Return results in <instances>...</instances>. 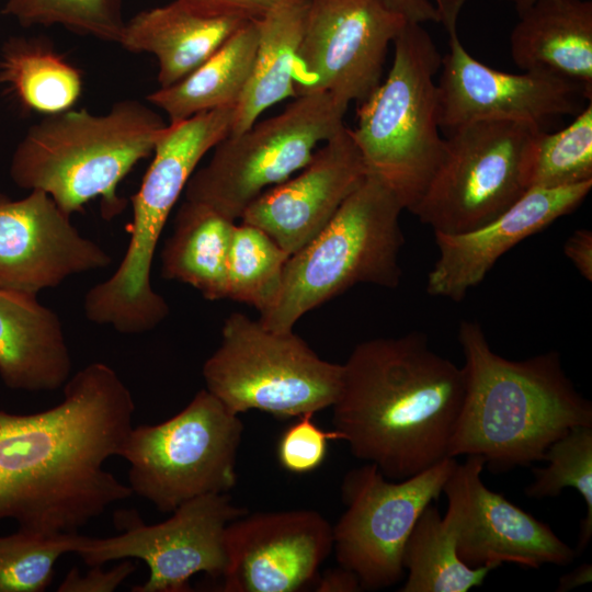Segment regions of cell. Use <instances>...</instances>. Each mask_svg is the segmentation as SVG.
Here are the masks:
<instances>
[{
	"label": "cell",
	"mask_w": 592,
	"mask_h": 592,
	"mask_svg": "<svg viewBox=\"0 0 592 592\" xmlns=\"http://www.w3.org/2000/svg\"><path fill=\"white\" fill-rule=\"evenodd\" d=\"M246 22L206 16L174 0L125 22L118 44L128 52L152 54L160 88H167L200 67Z\"/></svg>",
	"instance_id": "603a6c76"
},
{
	"label": "cell",
	"mask_w": 592,
	"mask_h": 592,
	"mask_svg": "<svg viewBox=\"0 0 592 592\" xmlns=\"http://www.w3.org/2000/svg\"><path fill=\"white\" fill-rule=\"evenodd\" d=\"M225 592H296L317 581L333 550L329 522L314 510L257 512L225 532Z\"/></svg>",
	"instance_id": "2e32d148"
},
{
	"label": "cell",
	"mask_w": 592,
	"mask_h": 592,
	"mask_svg": "<svg viewBox=\"0 0 592 592\" xmlns=\"http://www.w3.org/2000/svg\"><path fill=\"white\" fill-rule=\"evenodd\" d=\"M111 263L47 193L33 190L20 200L0 193V288L37 295Z\"/></svg>",
	"instance_id": "e0dca14e"
},
{
	"label": "cell",
	"mask_w": 592,
	"mask_h": 592,
	"mask_svg": "<svg viewBox=\"0 0 592 592\" xmlns=\"http://www.w3.org/2000/svg\"><path fill=\"white\" fill-rule=\"evenodd\" d=\"M2 13L25 26L58 24L113 43L125 26L121 0H7Z\"/></svg>",
	"instance_id": "d6a6232c"
},
{
	"label": "cell",
	"mask_w": 592,
	"mask_h": 592,
	"mask_svg": "<svg viewBox=\"0 0 592 592\" xmlns=\"http://www.w3.org/2000/svg\"><path fill=\"white\" fill-rule=\"evenodd\" d=\"M403 209L382 181L367 174L329 224L289 257L277 297L258 320L267 329L291 331L304 315L356 284L398 287Z\"/></svg>",
	"instance_id": "52a82bcc"
},
{
	"label": "cell",
	"mask_w": 592,
	"mask_h": 592,
	"mask_svg": "<svg viewBox=\"0 0 592 592\" xmlns=\"http://www.w3.org/2000/svg\"><path fill=\"white\" fill-rule=\"evenodd\" d=\"M235 107L217 109L169 123L161 132L153 159L132 196L130 239L116 271L86 294L87 318L123 334L155 329L169 314L164 298L151 285L153 255L182 192L204 156L226 138Z\"/></svg>",
	"instance_id": "5b68a950"
},
{
	"label": "cell",
	"mask_w": 592,
	"mask_h": 592,
	"mask_svg": "<svg viewBox=\"0 0 592 592\" xmlns=\"http://www.w3.org/2000/svg\"><path fill=\"white\" fill-rule=\"evenodd\" d=\"M242 433L238 414L204 388L172 418L132 426L118 456L129 464L132 492L168 513L235 487Z\"/></svg>",
	"instance_id": "30bf717a"
},
{
	"label": "cell",
	"mask_w": 592,
	"mask_h": 592,
	"mask_svg": "<svg viewBox=\"0 0 592 592\" xmlns=\"http://www.w3.org/2000/svg\"><path fill=\"white\" fill-rule=\"evenodd\" d=\"M109 570L102 565L91 566V569L81 574L78 568H72L60 582L58 592H113L136 569L129 559H122Z\"/></svg>",
	"instance_id": "e575fe53"
},
{
	"label": "cell",
	"mask_w": 592,
	"mask_h": 592,
	"mask_svg": "<svg viewBox=\"0 0 592 592\" xmlns=\"http://www.w3.org/2000/svg\"><path fill=\"white\" fill-rule=\"evenodd\" d=\"M130 390L107 364L93 362L64 385L46 410H0V521L41 533H78L133 492L104 468L133 426Z\"/></svg>",
	"instance_id": "6da1fadb"
},
{
	"label": "cell",
	"mask_w": 592,
	"mask_h": 592,
	"mask_svg": "<svg viewBox=\"0 0 592 592\" xmlns=\"http://www.w3.org/2000/svg\"><path fill=\"white\" fill-rule=\"evenodd\" d=\"M517 11L510 53L524 71H546L592 95V1L537 0Z\"/></svg>",
	"instance_id": "7402d4cb"
},
{
	"label": "cell",
	"mask_w": 592,
	"mask_h": 592,
	"mask_svg": "<svg viewBox=\"0 0 592 592\" xmlns=\"http://www.w3.org/2000/svg\"><path fill=\"white\" fill-rule=\"evenodd\" d=\"M591 187L592 181L555 189L532 187L481 227L457 235L434 232L439 257L429 272L426 292L463 300L505 252L574 210Z\"/></svg>",
	"instance_id": "d6986e66"
},
{
	"label": "cell",
	"mask_w": 592,
	"mask_h": 592,
	"mask_svg": "<svg viewBox=\"0 0 592 592\" xmlns=\"http://www.w3.org/2000/svg\"><path fill=\"white\" fill-rule=\"evenodd\" d=\"M390 10L400 14L408 23H440L436 5L430 0H382Z\"/></svg>",
	"instance_id": "74e56055"
},
{
	"label": "cell",
	"mask_w": 592,
	"mask_h": 592,
	"mask_svg": "<svg viewBox=\"0 0 592 592\" xmlns=\"http://www.w3.org/2000/svg\"><path fill=\"white\" fill-rule=\"evenodd\" d=\"M289 254L261 229L235 225L227 265V298L260 315L274 304Z\"/></svg>",
	"instance_id": "f1b7e54d"
},
{
	"label": "cell",
	"mask_w": 592,
	"mask_h": 592,
	"mask_svg": "<svg viewBox=\"0 0 592 592\" xmlns=\"http://www.w3.org/2000/svg\"><path fill=\"white\" fill-rule=\"evenodd\" d=\"M544 468H533L534 480L525 489L531 498H551L563 488H574L583 498L587 514L580 522L576 548L580 555L592 537V425H576L555 440L546 449Z\"/></svg>",
	"instance_id": "4dcf8cb0"
},
{
	"label": "cell",
	"mask_w": 592,
	"mask_h": 592,
	"mask_svg": "<svg viewBox=\"0 0 592 592\" xmlns=\"http://www.w3.org/2000/svg\"><path fill=\"white\" fill-rule=\"evenodd\" d=\"M258 39V21L246 22L189 76L151 92L147 100L167 114L169 123L217 109H236L251 75Z\"/></svg>",
	"instance_id": "4316f807"
},
{
	"label": "cell",
	"mask_w": 592,
	"mask_h": 592,
	"mask_svg": "<svg viewBox=\"0 0 592 592\" xmlns=\"http://www.w3.org/2000/svg\"><path fill=\"white\" fill-rule=\"evenodd\" d=\"M3 84L26 110L54 115L72 109L82 92V73L46 41L13 38L0 59Z\"/></svg>",
	"instance_id": "83f0119b"
},
{
	"label": "cell",
	"mask_w": 592,
	"mask_h": 592,
	"mask_svg": "<svg viewBox=\"0 0 592 592\" xmlns=\"http://www.w3.org/2000/svg\"><path fill=\"white\" fill-rule=\"evenodd\" d=\"M246 513L227 492L207 493L183 502L171 517L158 524L147 525L133 517L115 536L81 535L75 554L89 566L143 560L149 577L134 585V592H187L195 573L221 577L226 567V527Z\"/></svg>",
	"instance_id": "5bb4252c"
},
{
	"label": "cell",
	"mask_w": 592,
	"mask_h": 592,
	"mask_svg": "<svg viewBox=\"0 0 592 592\" xmlns=\"http://www.w3.org/2000/svg\"><path fill=\"white\" fill-rule=\"evenodd\" d=\"M466 390L447 455H476L499 474L543 460L576 425H592V405L562 368L558 352L512 361L494 353L481 326L462 321Z\"/></svg>",
	"instance_id": "3957f363"
},
{
	"label": "cell",
	"mask_w": 592,
	"mask_h": 592,
	"mask_svg": "<svg viewBox=\"0 0 592 592\" xmlns=\"http://www.w3.org/2000/svg\"><path fill=\"white\" fill-rule=\"evenodd\" d=\"M392 45L388 75L358 104L350 130L367 174L411 212L444 152L435 82L442 56L422 24L407 23Z\"/></svg>",
	"instance_id": "8992f818"
},
{
	"label": "cell",
	"mask_w": 592,
	"mask_h": 592,
	"mask_svg": "<svg viewBox=\"0 0 592 592\" xmlns=\"http://www.w3.org/2000/svg\"><path fill=\"white\" fill-rule=\"evenodd\" d=\"M366 175L351 130L343 126L296 175L255 198L240 220L264 231L292 255L329 224Z\"/></svg>",
	"instance_id": "ac0fdd59"
},
{
	"label": "cell",
	"mask_w": 592,
	"mask_h": 592,
	"mask_svg": "<svg viewBox=\"0 0 592 592\" xmlns=\"http://www.w3.org/2000/svg\"><path fill=\"white\" fill-rule=\"evenodd\" d=\"M342 371V364L322 360L293 330H271L232 312L219 346L203 365V378L205 389L236 414L254 409L292 418L332 407Z\"/></svg>",
	"instance_id": "ba28073f"
},
{
	"label": "cell",
	"mask_w": 592,
	"mask_h": 592,
	"mask_svg": "<svg viewBox=\"0 0 592 592\" xmlns=\"http://www.w3.org/2000/svg\"><path fill=\"white\" fill-rule=\"evenodd\" d=\"M565 255L577 271L589 282L592 281V232L581 228L573 231L563 244Z\"/></svg>",
	"instance_id": "8d00e7d4"
},
{
	"label": "cell",
	"mask_w": 592,
	"mask_h": 592,
	"mask_svg": "<svg viewBox=\"0 0 592 592\" xmlns=\"http://www.w3.org/2000/svg\"><path fill=\"white\" fill-rule=\"evenodd\" d=\"M236 221L184 200L161 252L164 280L187 284L208 300L227 298L228 253Z\"/></svg>",
	"instance_id": "d4e9b609"
},
{
	"label": "cell",
	"mask_w": 592,
	"mask_h": 592,
	"mask_svg": "<svg viewBox=\"0 0 592 592\" xmlns=\"http://www.w3.org/2000/svg\"><path fill=\"white\" fill-rule=\"evenodd\" d=\"M407 23L382 0H307L296 96L328 93L360 104L382 82L388 48Z\"/></svg>",
	"instance_id": "4fadbf2b"
},
{
	"label": "cell",
	"mask_w": 592,
	"mask_h": 592,
	"mask_svg": "<svg viewBox=\"0 0 592 592\" xmlns=\"http://www.w3.org/2000/svg\"><path fill=\"white\" fill-rule=\"evenodd\" d=\"M459 466L463 497L457 555L464 563L498 568L508 562L538 569L547 563L567 566L574 560L576 549L547 523L486 487L481 479L483 458L468 455Z\"/></svg>",
	"instance_id": "ffe728a7"
},
{
	"label": "cell",
	"mask_w": 592,
	"mask_h": 592,
	"mask_svg": "<svg viewBox=\"0 0 592 592\" xmlns=\"http://www.w3.org/2000/svg\"><path fill=\"white\" fill-rule=\"evenodd\" d=\"M544 128L520 121H481L448 133L442 160L410 212L434 232L481 227L528 189L526 167Z\"/></svg>",
	"instance_id": "8fae6325"
},
{
	"label": "cell",
	"mask_w": 592,
	"mask_h": 592,
	"mask_svg": "<svg viewBox=\"0 0 592 592\" xmlns=\"http://www.w3.org/2000/svg\"><path fill=\"white\" fill-rule=\"evenodd\" d=\"M59 316L36 295L0 288V378L10 389L50 391L71 374Z\"/></svg>",
	"instance_id": "44dd1931"
},
{
	"label": "cell",
	"mask_w": 592,
	"mask_h": 592,
	"mask_svg": "<svg viewBox=\"0 0 592 592\" xmlns=\"http://www.w3.org/2000/svg\"><path fill=\"white\" fill-rule=\"evenodd\" d=\"M316 591L319 592H357L362 591L356 574L341 566L328 569L321 579L317 580Z\"/></svg>",
	"instance_id": "f35d334b"
},
{
	"label": "cell",
	"mask_w": 592,
	"mask_h": 592,
	"mask_svg": "<svg viewBox=\"0 0 592 592\" xmlns=\"http://www.w3.org/2000/svg\"><path fill=\"white\" fill-rule=\"evenodd\" d=\"M505 1H511L514 3L516 10H520L522 8H525L530 4H532L533 2L537 1V0H505Z\"/></svg>",
	"instance_id": "60d3db41"
},
{
	"label": "cell",
	"mask_w": 592,
	"mask_h": 592,
	"mask_svg": "<svg viewBox=\"0 0 592 592\" xmlns=\"http://www.w3.org/2000/svg\"><path fill=\"white\" fill-rule=\"evenodd\" d=\"M346 110L328 93L294 98L281 113L219 141L191 175L184 200L240 219L255 198L301 170L317 147L345 126Z\"/></svg>",
	"instance_id": "9c48e42d"
},
{
	"label": "cell",
	"mask_w": 592,
	"mask_h": 592,
	"mask_svg": "<svg viewBox=\"0 0 592 592\" xmlns=\"http://www.w3.org/2000/svg\"><path fill=\"white\" fill-rule=\"evenodd\" d=\"M592 580V567L591 563H582L572 571L560 577L557 591L566 592L574 588H579Z\"/></svg>",
	"instance_id": "ab89813d"
},
{
	"label": "cell",
	"mask_w": 592,
	"mask_h": 592,
	"mask_svg": "<svg viewBox=\"0 0 592 592\" xmlns=\"http://www.w3.org/2000/svg\"><path fill=\"white\" fill-rule=\"evenodd\" d=\"M196 13L215 18L258 21L280 0H178Z\"/></svg>",
	"instance_id": "d590c367"
},
{
	"label": "cell",
	"mask_w": 592,
	"mask_h": 592,
	"mask_svg": "<svg viewBox=\"0 0 592 592\" xmlns=\"http://www.w3.org/2000/svg\"><path fill=\"white\" fill-rule=\"evenodd\" d=\"M457 464L445 457L401 480L386 478L372 463L346 473L341 483L345 511L332 526L333 549L339 566L356 574L362 590L386 589L402 579L406 542Z\"/></svg>",
	"instance_id": "7c38bea8"
},
{
	"label": "cell",
	"mask_w": 592,
	"mask_h": 592,
	"mask_svg": "<svg viewBox=\"0 0 592 592\" xmlns=\"http://www.w3.org/2000/svg\"><path fill=\"white\" fill-rule=\"evenodd\" d=\"M315 414L298 417L281 435L277 443V459L280 465L293 474H307L317 469L323 463L328 442L340 440L334 430L325 431L314 421Z\"/></svg>",
	"instance_id": "836d02e7"
},
{
	"label": "cell",
	"mask_w": 592,
	"mask_h": 592,
	"mask_svg": "<svg viewBox=\"0 0 592 592\" xmlns=\"http://www.w3.org/2000/svg\"><path fill=\"white\" fill-rule=\"evenodd\" d=\"M167 125L136 100L118 101L103 114L72 107L47 115L18 145L10 175L20 187L47 193L70 216L100 198L110 220L126 205L118 184L153 152Z\"/></svg>",
	"instance_id": "277c9868"
},
{
	"label": "cell",
	"mask_w": 592,
	"mask_h": 592,
	"mask_svg": "<svg viewBox=\"0 0 592 592\" xmlns=\"http://www.w3.org/2000/svg\"><path fill=\"white\" fill-rule=\"evenodd\" d=\"M443 492L448 508L441 516L429 504L417 520L403 548L407 579L401 592H467L480 587L492 566L469 567L457 555V535L463 497L459 463L446 480Z\"/></svg>",
	"instance_id": "cb8c5ba5"
},
{
	"label": "cell",
	"mask_w": 592,
	"mask_h": 592,
	"mask_svg": "<svg viewBox=\"0 0 592 592\" xmlns=\"http://www.w3.org/2000/svg\"><path fill=\"white\" fill-rule=\"evenodd\" d=\"M307 0H280L258 20L257 53L246 89L235 109L230 135L251 127L269 107L296 98L294 68Z\"/></svg>",
	"instance_id": "484cf974"
},
{
	"label": "cell",
	"mask_w": 592,
	"mask_h": 592,
	"mask_svg": "<svg viewBox=\"0 0 592 592\" xmlns=\"http://www.w3.org/2000/svg\"><path fill=\"white\" fill-rule=\"evenodd\" d=\"M79 533L41 534L18 528L0 535V592H43L57 560L75 554Z\"/></svg>",
	"instance_id": "1f68e13d"
},
{
	"label": "cell",
	"mask_w": 592,
	"mask_h": 592,
	"mask_svg": "<svg viewBox=\"0 0 592 592\" xmlns=\"http://www.w3.org/2000/svg\"><path fill=\"white\" fill-rule=\"evenodd\" d=\"M342 367L332 424L354 457L391 480L448 457L466 374L432 350L424 333L365 340Z\"/></svg>",
	"instance_id": "7a4b0ae2"
},
{
	"label": "cell",
	"mask_w": 592,
	"mask_h": 592,
	"mask_svg": "<svg viewBox=\"0 0 592 592\" xmlns=\"http://www.w3.org/2000/svg\"><path fill=\"white\" fill-rule=\"evenodd\" d=\"M466 0H436L440 23L449 52L442 56L437 82L440 128L449 133L481 121H520L544 128L554 117L576 115L583 100H592L582 86L546 71L508 73L478 61L463 45L457 19Z\"/></svg>",
	"instance_id": "9a60e30c"
},
{
	"label": "cell",
	"mask_w": 592,
	"mask_h": 592,
	"mask_svg": "<svg viewBox=\"0 0 592 592\" xmlns=\"http://www.w3.org/2000/svg\"><path fill=\"white\" fill-rule=\"evenodd\" d=\"M592 181V102L565 128L540 130L526 167L527 189H555Z\"/></svg>",
	"instance_id": "f546056e"
}]
</instances>
